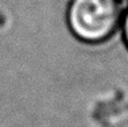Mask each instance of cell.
<instances>
[{
	"mask_svg": "<svg viewBox=\"0 0 128 127\" xmlns=\"http://www.w3.org/2000/svg\"><path fill=\"white\" fill-rule=\"evenodd\" d=\"M122 13L119 0H72L67 22L77 39L98 45L108 41L116 33Z\"/></svg>",
	"mask_w": 128,
	"mask_h": 127,
	"instance_id": "1",
	"label": "cell"
},
{
	"mask_svg": "<svg viewBox=\"0 0 128 127\" xmlns=\"http://www.w3.org/2000/svg\"><path fill=\"white\" fill-rule=\"evenodd\" d=\"M119 29H120V34H122L123 43L126 46V49L128 50V7L123 11V13H122Z\"/></svg>",
	"mask_w": 128,
	"mask_h": 127,
	"instance_id": "2",
	"label": "cell"
},
{
	"mask_svg": "<svg viewBox=\"0 0 128 127\" xmlns=\"http://www.w3.org/2000/svg\"><path fill=\"white\" fill-rule=\"evenodd\" d=\"M119 2H128V0H119Z\"/></svg>",
	"mask_w": 128,
	"mask_h": 127,
	"instance_id": "3",
	"label": "cell"
}]
</instances>
